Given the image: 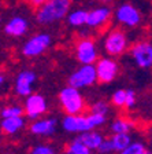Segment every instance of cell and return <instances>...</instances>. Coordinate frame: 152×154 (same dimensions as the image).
Wrapping results in <instances>:
<instances>
[{"instance_id": "cell-1", "label": "cell", "mask_w": 152, "mask_h": 154, "mask_svg": "<svg viewBox=\"0 0 152 154\" xmlns=\"http://www.w3.org/2000/svg\"><path fill=\"white\" fill-rule=\"evenodd\" d=\"M70 0H47L36 8V17L40 23H51L69 14Z\"/></svg>"}, {"instance_id": "cell-2", "label": "cell", "mask_w": 152, "mask_h": 154, "mask_svg": "<svg viewBox=\"0 0 152 154\" xmlns=\"http://www.w3.org/2000/svg\"><path fill=\"white\" fill-rule=\"evenodd\" d=\"M62 106H63L64 112L67 114H79L84 109V102L81 95L78 94L77 88L74 87H69L64 88L59 95Z\"/></svg>"}, {"instance_id": "cell-3", "label": "cell", "mask_w": 152, "mask_h": 154, "mask_svg": "<svg viewBox=\"0 0 152 154\" xmlns=\"http://www.w3.org/2000/svg\"><path fill=\"white\" fill-rule=\"evenodd\" d=\"M126 35L121 29H112L106 38L104 47L110 55H121L126 50Z\"/></svg>"}, {"instance_id": "cell-4", "label": "cell", "mask_w": 152, "mask_h": 154, "mask_svg": "<svg viewBox=\"0 0 152 154\" xmlns=\"http://www.w3.org/2000/svg\"><path fill=\"white\" fill-rule=\"evenodd\" d=\"M96 80V70L95 66L91 65H85L84 67H81L77 73H74L73 76L70 77V87L74 88H81V87H86L93 84Z\"/></svg>"}, {"instance_id": "cell-5", "label": "cell", "mask_w": 152, "mask_h": 154, "mask_svg": "<svg viewBox=\"0 0 152 154\" xmlns=\"http://www.w3.org/2000/svg\"><path fill=\"white\" fill-rule=\"evenodd\" d=\"M49 43H51L49 35H47V33H40V35L32 37L26 43L22 52L25 57H36V55H40L41 52H44L48 48Z\"/></svg>"}, {"instance_id": "cell-6", "label": "cell", "mask_w": 152, "mask_h": 154, "mask_svg": "<svg viewBox=\"0 0 152 154\" xmlns=\"http://www.w3.org/2000/svg\"><path fill=\"white\" fill-rule=\"evenodd\" d=\"M76 52H77L78 61L82 62L84 65H91L97 58L95 43L91 38H81L76 44Z\"/></svg>"}, {"instance_id": "cell-7", "label": "cell", "mask_w": 152, "mask_h": 154, "mask_svg": "<svg viewBox=\"0 0 152 154\" xmlns=\"http://www.w3.org/2000/svg\"><path fill=\"white\" fill-rule=\"evenodd\" d=\"M115 15H117V19L122 25L132 26V28L137 26L140 23V21H141V15H140L139 10L129 3L122 4V6L117 10V14H115Z\"/></svg>"}, {"instance_id": "cell-8", "label": "cell", "mask_w": 152, "mask_h": 154, "mask_svg": "<svg viewBox=\"0 0 152 154\" xmlns=\"http://www.w3.org/2000/svg\"><path fill=\"white\" fill-rule=\"evenodd\" d=\"M111 19V10L108 7H99L86 14V22L89 28H103Z\"/></svg>"}, {"instance_id": "cell-9", "label": "cell", "mask_w": 152, "mask_h": 154, "mask_svg": "<svg viewBox=\"0 0 152 154\" xmlns=\"http://www.w3.org/2000/svg\"><path fill=\"white\" fill-rule=\"evenodd\" d=\"M95 70H96V79L100 83H110L117 74L118 66L111 59H100L97 62V65H96Z\"/></svg>"}, {"instance_id": "cell-10", "label": "cell", "mask_w": 152, "mask_h": 154, "mask_svg": "<svg viewBox=\"0 0 152 154\" xmlns=\"http://www.w3.org/2000/svg\"><path fill=\"white\" fill-rule=\"evenodd\" d=\"M132 55L141 67H149L152 63V48L149 43H139L132 48Z\"/></svg>"}, {"instance_id": "cell-11", "label": "cell", "mask_w": 152, "mask_h": 154, "mask_svg": "<svg viewBox=\"0 0 152 154\" xmlns=\"http://www.w3.org/2000/svg\"><path fill=\"white\" fill-rule=\"evenodd\" d=\"M63 127H64V129L71 131V132H85V131H89V129H91L88 122H86L85 117L78 116V114H69L67 116L63 121Z\"/></svg>"}, {"instance_id": "cell-12", "label": "cell", "mask_w": 152, "mask_h": 154, "mask_svg": "<svg viewBox=\"0 0 152 154\" xmlns=\"http://www.w3.org/2000/svg\"><path fill=\"white\" fill-rule=\"evenodd\" d=\"M47 109V106H45V100L43 96L40 95H32L29 96L28 102H26V114L29 117H38V116H41L43 113L45 112Z\"/></svg>"}, {"instance_id": "cell-13", "label": "cell", "mask_w": 152, "mask_h": 154, "mask_svg": "<svg viewBox=\"0 0 152 154\" xmlns=\"http://www.w3.org/2000/svg\"><path fill=\"white\" fill-rule=\"evenodd\" d=\"M36 80L34 73L32 72H22L16 80V92L19 95H29L32 91V83Z\"/></svg>"}, {"instance_id": "cell-14", "label": "cell", "mask_w": 152, "mask_h": 154, "mask_svg": "<svg viewBox=\"0 0 152 154\" xmlns=\"http://www.w3.org/2000/svg\"><path fill=\"white\" fill-rule=\"evenodd\" d=\"M6 33L10 36H22L23 33L28 30V22L26 19L21 18V17H14L13 19H10L6 25Z\"/></svg>"}, {"instance_id": "cell-15", "label": "cell", "mask_w": 152, "mask_h": 154, "mask_svg": "<svg viewBox=\"0 0 152 154\" xmlns=\"http://www.w3.org/2000/svg\"><path fill=\"white\" fill-rule=\"evenodd\" d=\"M23 125V120L21 117H4L1 122V131L6 134H14Z\"/></svg>"}, {"instance_id": "cell-16", "label": "cell", "mask_w": 152, "mask_h": 154, "mask_svg": "<svg viewBox=\"0 0 152 154\" xmlns=\"http://www.w3.org/2000/svg\"><path fill=\"white\" fill-rule=\"evenodd\" d=\"M77 140L85 144L88 149H97L99 144L101 143V136L96 132H86V134L81 135Z\"/></svg>"}, {"instance_id": "cell-17", "label": "cell", "mask_w": 152, "mask_h": 154, "mask_svg": "<svg viewBox=\"0 0 152 154\" xmlns=\"http://www.w3.org/2000/svg\"><path fill=\"white\" fill-rule=\"evenodd\" d=\"M55 121L54 120H44V121H38L32 125V132L37 135H49L54 132Z\"/></svg>"}, {"instance_id": "cell-18", "label": "cell", "mask_w": 152, "mask_h": 154, "mask_svg": "<svg viewBox=\"0 0 152 154\" xmlns=\"http://www.w3.org/2000/svg\"><path fill=\"white\" fill-rule=\"evenodd\" d=\"M86 11L84 10H76L69 15V23L71 26H82L86 22Z\"/></svg>"}, {"instance_id": "cell-19", "label": "cell", "mask_w": 152, "mask_h": 154, "mask_svg": "<svg viewBox=\"0 0 152 154\" xmlns=\"http://www.w3.org/2000/svg\"><path fill=\"white\" fill-rule=\"evenodd\" d=\"M111 142H112L114 149H117V150H124L127 144L130 143V138L126 135V132H122V134H117V135H115Z\"/></svg>"}, {"instance_id": "cell-20", "label": "cell", "mask_w": 152, "mask_h": 154, "mask_svg": "<svg viewBox=\"0 0 152 154\" xmlns=\"http://www.w3.org/2000/svg\"><path fill=\"white\" fill-rule=\"evenodd\" d=\"M66 154H89V149L86 147L85 144L81 143V142L76 140L74 143H71L67 147Z\"/></svg>"}, {"instance_id": "cell-21", "label": "cell", "mask_w": 152, "mask_h": 154, "mask_svg": "<svg viewBox=\"0 0 152 154\" xmlns=\"http://www.w3.org/2000/svg\"><path fill=\"white\" fill-rule=\"evenodd\" d=\"M145 147L141 143H133L127 144L126 147L122 150V154H144L145 153Z\"/></svg>"}, {"instance_id": "cell-22", "label": "cell", "mask_w": 152, "mask_h": 154, "mask_svg": "<svg viewBox=\"0 0 152 154\" xmlns=\"http://www.w3.org/2000/svg\"><path fill=\"white\" fill-rule=\"evenodd\" d=\"M85 119H86V122H88V125H89V128H95V127H97V125L104 122V114L93 113V114L88 116Z\"/></svg>"}, {"instance_id": "cell-23", "label": "cell", "mask_w": 152, "mask_h": 154, "mask_svg": "<svg viewBox=\"0 0 152 154\" xmlns=\"http://www.w3.org/2000/svg\"><path fill=\"white\" fill-rule=\"evenodd\" d=\"M132 127V122L126 121V120H118L115 121V124L112 125V131L115 134H122V132H127Z\"/></svg>"}, {"instance_id": "cell-24", "label": "cell", "mask_w": 152, "mask_h": 154, "mask_svg": "<svg viewBox=\"0 0 152 154\" xmlns=\"http://www.w3.org/2000/svg\"><path fill=\"white\" fill-rule=\"evenodd\" d=\"M23 114V110L21 107H7L1 112V116L3 117H21Z\"/></svg>"}, {"instance_id": "cell-25", "label": "cell", "mask_w": 152, "mask_h": 154, "mask_svg": "<svg viewBox=\"0 0 152 154\" xmlns=\"http://www.w3.org/2000/svg\"><path fill=\"white\" fill-rule=\"evenodd\" d=\"M125 98H126V91L119 90L112 95V103L117 106H125Z\"/></svg>"}, {"instance_id": "cell-26", "label": "cell", "mask_w": 152, "mask_h": 154, "mask_svg": "<svg viewBox=\"0 0 152 154\" xmlns=\"http://www.w3.org/2000/svg\"><path fill=\"white\" fill-rule=\"evenodd\" d=\"M99 150L101 151V153H108V151H111L112 149H114V146H112V142L111 140H101V143L99 144Z\"/></svg>"}, {"instance_id": "cell-27", "label": "cell", "mask_w": 152, "mask_h": 154, "mask_svg": "<svg viewBox=\"0 0 152 154\" xmlns=\"http://www.w3.org/2000/svg\"><path fill=\"white\" fill-rule=\"evenodd\" d=\"M32 154H54V151L47 146H38V147L33 149Z\"/></svg>"}, {"instance_id": "cell-28", "label": "cell", "mask_w": 152, "mask_h": 154, "mask_svg": "<svg viewBox=\"0 0 152 154\" xmlns=\"http://www.w3.org/2000/svg\"><path fill=\"white\" fill-rule=\"evenodd\" d=\"M92 112L93 113H99V114H104V113L107 112V106H106L103 102H99L92 107Z\"/></svg>"}, {"instance_id": "cell-29", "label": "cell", "mask_w": 152, "mask_h": 154, "mask_svg": "<svg viewBox=\"0 0 152 154\" xmlns=\"http://www.w3.org/2000/svg\"><path fill=\"white\" fill-rule=\"evenodd\" d=\"M134 99H136V96H134V92H133V91H126L125 105H126V106H133V105H134Z\"/></svg>"}, {"instance_id": "cell-30", "label": "cell", "mask_w": 152, "mask_h": 154, "mask_svg": "<svg viewBox=\"0 0 152 154\" xmlns=\"http://www.w3.org/2000/svg\"><path fill=\"white\" fill-rule=\"evenodd\" d=\"M29 3V6H32L33 8H37L38 6H41L44 2H47V0H26Z\"/></svg>"}, {"instance_id": "cell-31", "label": "cell", "mask_w": 152, "mask_h": 154, "mask_svg": "<svg viewBox=\"0 0 152 154\" xmlns=\"http://www.w3.org/2000/svg\"><path fill=\"white\" fill-rule=\"evenodd\" d=\"M1 83H3V77L0 76V84H1Z\"/></svg>"}, {"instance_id": "cell-32", "label": "cell", "mask_w": 152, "mask_h": 154, "mask_svg": "<svg viewBox=\"0 0 152 154\" xmlns=\"http://www.w3.org/2000/svg\"><path fill=\"white\" fill-rule=\"evenodd\" d=\"M144 154H151V153H149V151H145V153H144Z\"/></svg>"}, {"instance_id": "cell-33", "label": "cell", "mask_w": 152, "mask_h": 154, "mask_svg": "<svg viewBox=\"0 0 152 154\" xmlns=\"http://www.w3.org/2000/svg\"><path fill=\"white\" fill-rule=\"evenodd\" d=\"M101 2H110V0H101Z\"/></svg>"}]
</instances>
